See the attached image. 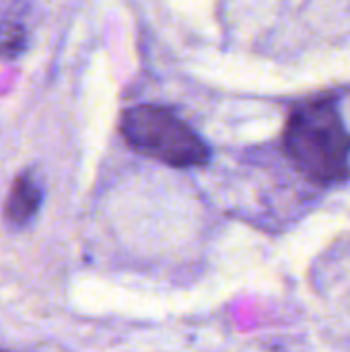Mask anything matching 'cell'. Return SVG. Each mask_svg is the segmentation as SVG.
I'll return each instance as SVG.
<instances>
[{"mask_svg":"<svg viewBox=\"0 0 350 352\" xmlns=\"http://www.w3.org/2000/svg\"><path fill=\"white\" fill-rule=\"evenodd\" d=\"M285 151L297 169L318 184H334L349 175L350 134L330 99L299 105L285 128Z\"/></svg>","mask_w":350,"mask_h":352,"instance_id":"obj_1","label":"cell"},{"mask_svg":"<svg viewBox=\"0 0 350 352\" xmlns=\"http://www.w3.org/2000/svg\"><path fill=\"white\" fill-rule=\"evenodd\" d=\"M122 136L134 151L171 167H202L210 159L208 146L192 128L155 105L128 109L122 118Z\"/></svg>","mask_w":350,"mask_h":352,"instance_id":"obj_2","label":"cell"},{"mask_svg":"<svg viewBox=\"0 0 350 352\" xmlns=\"http://www.w3.org/2000/svg\"><path fill=\"white\" fill-rule=\"evenodd\" d=\"M39 204H41L39 184L35 182V177L31 173H23L14 179L12 188H10V194H8V200L4 206L6 221L17 227H23L37 214Z\"/></svg>","mask_w":350,"mask_h":352,"instance_id":"obj_3","label":"cell"},{"mask_svg":"<svg viewBox=\"0 0 350 352\" xmlns=\"http://www.w3.org/2000/svg\"><path fill=\"white\" fill-rule=\"evenodd\" d=\"M27 47V31L23 25L6 21L0 25V56L12 60Z\"/></svg>","mask_w":350,"mask_h":352,"instance_id":"obj_4","label":"cell"},{"mask_svg":"<svg viewBox=\"0 0 350 352\" xmlns=\"http://www.w3.org/2000/svg\"><path fill=\"white\" fill-rule=\"evenodd\" d=\"M0 352H8V351H0Z\"/></svg>","mask_w":350,"mask_h":352,"instance_id":"obj_5","label":"cell"}]
</instances>
